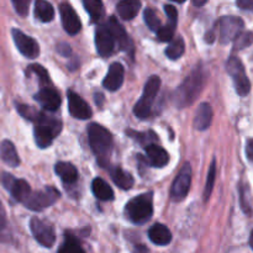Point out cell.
<instances>
[{"instance_id":"obj_31","label":"cell","mask_w":253,"mask_h":253,"mask_svg":"<svg viewBox=\"0 0 253 253\" xmlns=\"http://www.w3.org/2000/svg\"><path fill=\"white\" fill-rule=\"evenodd\" d=\"M215 179H216V161H212L211 166L209 168V172H208V178H207V184H205L204 189V199H209L210 194H211L212 189H214L215 185Z\"/></svg>"},{"instance_id":"obj_7","label":"cell","mask_w":253,"mask_h":253,"mask_svg":"<svg viewBox=\"0 0 253 253\" xmlns=\"http://www.w3.org/2000/svg\"><path fill=\"white\" fill-rule=\"evenodd\" d=\"M58 190L52 187H47L41 192H32L26 202L24 203V205L32 211H41V210L53 205L58 200Z\"/></svg>"},{"instance_id":"obj_12","label":"cell","mask_w":253,"mask_h":253,"mask_svg":"<svg viewBox=\"0 0 253 253\" xmlns=\"http://www.w3.org/2000/svg\"><path fill=\"white\" fill-rule=\"evenodd\" d=\"M11 35L12 40L15 42V46L17 47V49H19L22 56L30 59H35L36 57H39L40 46L36 42V40L27 36L26 34H24L19 29H12Z\"/></svg>"},{"instance_id":"obj_41","label":"cell","mask_w":253,"mask_h":253,"mask_svg":"<svg viewBox=\"0 0 253 253\" xmlns=\"http://www.w3.org/2000/svg\"><path fill=\"white\" fill-rule=\"evenodd\" d=\"M237 5L242 9H253V0H240L237 1Z\"/></svg>"},{"instance_id":"obj_6","label":"cell","mask_w":253,"mask_h":253,"mask_svg":"<svg viewBox=\"0 0 253 253\" xmlns=\"http://www.w3.org/2000/svg\"><path fill=\"white\" fill-rule=\"evenodd\" d=\"M226 69L230 76L234 79L235 88L239 95L245 96L251 90V83L245 72V67L242 62L237 57H230V59L226 63Z\"/></svg>"},{"instance_id":"obj_14","label":"cell","mask_w":253,"mask_h":253,"mask_svg":"<svg viewBox=\"0 0 253 253\" xmlns=\"http://www.w3.org/2000/svg\"><path fill=\"white\" fill-rule=\"evenodd\" d=\"M59 12H61V19L63 29L66 30L67 34L77 35L82 29L81 19L77 15L76 10L73 9L71 4L68 2H62L59 5Z\"/></svg>"},{"instance_id":"obj_20","label":"cell","mask_w":253,"mask_h":253,"mask_svg":"<svg viewBox=\"0 0 253 253\" xmlns=\"http://www.w3.org/2000/svg\"><path fill=\"white\" fill-rule=\"evenodd\" d=\"M212 121V109L209 103L200 104L194 119V127L199 131L207 130Z\"/></svg>"},{"instance_id":"obj_13","label":"cell","mask_w":253,"mask_h":253,"mask_svg":"<svg viewBox=\"0 0 253 253\" xmlns=\"http://www.w3.org/2000/svg\"><path fill=\"white\" fill-rule=\"evenodd\" d=\"M115 37L108 27V25H101L95 32L96 51L101 57H109L115 49Z\"/></svg>"},{"instance_id":"obj_24","label":"cell","mask_w":253,"mask_h":253,"mask_svg":"<svg viewBox=\"0 0 253 253\" xmlns=\"http://www.w3.org/2000/svg\"><path fill=\"white\" fill-rule=\"evenodd\" d=\"M119 15L124 20H132L141 9V2L137 0H124L116 6Z\"/></svg>"},{"instance_id":"obj_22","label":"cell","mask_w":253,"mask_h":253,"mask_svg":"<svg viewBox=\"0 0 253 253\" xmlns=\"http://www.w3.org/2000/svg\"><path fill=\"white\" fill-rule=\"evenodd\" d=\"M0 156L1 160L10 167H17L20 165V158L16 152L14 143L9 140H4L0 143Z\"/></svg>"},{"instance_id":"obj_4","label":"cell","mask_w":253,"mask_h":253,"mask_svg":"<svg viewBox=\"0 0 253 253\" xmlns=\"http://www.w3.org/2000/svg\"><path fill=\"white\" fill-rule=\"evenodd\" d=\"M126 214L133 224L148 221L153 214V194L145 193L133 198L126 204Z\"/></svg>"},{"instance_id":"obj_23","label":"cell","mask_w":253,"mask_h":253,"mask_svg":"<svg viewBox=\"0 0 253 253\" xmlns=\"http://www.w3.org/2000/svg\"><path fill=\"white\" fill-rule=\"evenodd\" d=\"M54 169H56L57 174L61 177V179L67 184H73L78 179V170L72 163L58 162Z\"/></svg>"},{"instance_id":"obj_33","label":"cell","mask_w":253,"mask_h":253,"mask_svg":"<svg viewBox=\"0 0 253 253\" xmlns=\"http://www.w3.org/2000/svg\"><path fill=\"white\" fill-rule=\"evenodd\" d=\"M16 108L17 113H19L22 118L27 119V120L32 121V123H35V121L40 118V115H41V113L37 111L36 109L32 108V106L25 105V104H17Z\"/></svg>"},{"instance_id":"obj_26","label":"cell","mask_w":253,"mask_h":253,"mask_svg":"<svg viewBox=\"0 0 253 253\" xmlns=\"http://www.w3.org/2000/svg\"><path fill=\"white\" fill-rule=\"evenodd\" d=\"M35 16L42 22H49L54 17V9L52 4L44 0H37L35 2Z\"/></svg>"},{"instance_id":"obj_8","label":"cell","mask_w":253,"mask_h":253,"mask_svg":"<svg viewBox=\"0 0 253 253\" xmlns=\"http://www.w3.org/2000/svg\"><path fill=\"white\" fill-rule=\"evenodd\" d=\"M0 180H1L2 185L9 190L11 197L14 198L16 202L22 203L24 204L26 202L27 198L31 194V188H30L29 183L24 179H16L14 175L9 174V173H2L0 175Z\"/></svg>"},{"instance_id":"obj_32","label":"cell","mask_w":253,"mask_h":253,"mask_svg":"<svg viewBox=\"0 0 253 253\" xmlns=\"http://www.w3.org/2000/svg\"><path fill=\"white\" fill-rule=\"evenodd\" d=\"M143 17H145V22L148 27H150L152 31L158 32V30L161 29V21L158 19L157 14L155 12V10L151 9V7H147L145 9V12H143Z\"/></svg>"},{"instance_id":"obj_40","label":"cell","mask_w":253,"mask_h":253,"mask_svg":"<svg viewBox=\"0 0 253 253\" xmlns=\"http://www.w3.org/2000/svg\"><path fill=\"white\" fill-rule=\"evenodd\" d=\"M246 155L251 162H253V138H250L246 143Z\"/></svg>"},{"instance_id":"obj_16","label":"cell","mask_w":253,"mask_h":253,"mask_svg":"<svg viewBox=\"0 0 253 253\" xmlns=\"http://www.w3.org/2000/svg\"><path fill=\"white\" fill-rule=\"evenodd\" d=\"M124 78H125V68L123 64L118 63V62L113 63L103 81L104 88L110 91L118 90L123 85Z\"/></svg>"},{"instance_id":"obj_42","label":"cell","mask_w":253,"mask_h":253,"mask_svg":"<svg viewBox=\"0 0 253 253\" xmlns=\"http://www.w3.org/2000/svg\"><path fill=\"white\" fill-rule=\"evenodd\" d=\"M133 253H148V250L146 249L145 246H142V245H140V246L135 247V251H133Z\"/></svg>"},{"instance_id":"obj_34","label":"cell","mask_w":253,"mask_h":253,"mask_svg":"<svg viewBox=\"0 0 253 253\" xmlns=\"http://www.w3.org/2000/svg\"><path fill=\"white\" fill-rule=\"evenodd\" d=\"M27 73L36 74L40 79V83L43 84V85L49 84L48 73H47L46 69H44L42 66H40V64H31V66L27 67Z\"/></svg>"},{"instance_id":"obj_21","label":"cell","mask_w":253,"mask_h":253,"mask_svg":"<svg viewBox=\"0 0 253 253\" xmlns=\"http://www.w3.org/2000/svg\"><path fill=\"white\" fill-rule=\"evenodd\" d=\"M148 237L151 241L158 246H166L172 241V234L169 229L162 224H156L148 231Z\"/></svg>"},{"instance_id":"obj_11","label":"cell","mask_w":253,"mask_h":253,"mask_svg":"<svg viewBox=\"0 0 253 253\" xmlns=\"http://www.w3.org/2000/svg\"><path fill=\"white\" fill-rule=\"evenodd\" d=\"M244 21L241 17L237 16H225L220 20V42L221 43H229L235 41L244 30Z\"/></svg>"},{"instance_id":"obj_2","label":"cell","mask_w":253,"mask_h":253,"mask_svg":"<svg viewBox=\"0 0 253 253\" xmlns=\"http://www.w3.org/2000/svg\"><path fill=\"white\" fill-rule=\"evenodd\" d=\"M89 145L94 155L98 157L99 162L104 165L103 161H108L109 155L113 148V136L104 126L99 124H90L88 127Z\"/></svg>"},{"instance_id":"obj_37","label":"cell","mask_w":253,"mask_h":253,"mask_svg":"<svg viewBox=\"0 0 253 253\" xmlns=\"http://www.w3.org/2000/svg\"><path fill=\"white\" fill-rule=\"evenodd\" d=\"M12 5H14L15 10L20 16H26L27 12H29V0H12Z\"/></svg>"},{"instance_id":"obj_5","label":"cell","mask_w":253,"mask_h":253,"mask_svg":"<svg viewBox=\"0 0 253 253\" xmlns=\"http://www.w3.org/2000/svg\"><path fill=\"white\" fill-rule=\"evenodd\" d=\"M161 88V79L160 77L152 76L147 81L145 85V90H143L142 96L140 100L136 103L135 109H133V114L140 119H146L150 116L151 109H152L153 101H155L156 96H157L158 91Z\"/></svg>"},{"instance_id":"obj_3","label":"cell","mask_w":253,"mask_h":253,"mask_svg":"<svg viewBox=\"0 0 253 253\" xmlns=\"http://www.w3.org/2000/svg\"><path fill=\"white\" fill-rule=\"evenodd\" d=\"M62 123L56 118L47 116L46 114L41 113L40 118L35 121L34 136L36 145L40 148L48 147L52 143L53 138L61 132Z\"/></svg>"},{"instance_id":"obj_38","label":"cell","mask_w":253,"mask_h":253,"mask_svg":"<svg viewBox=\"0 0 253 253\" xmlns=\"http://www.w3.org/2000/svg\"><path fill=\"white\" fill-rule=\"evenodd\" d=\"M166 10V14H167V17L170 22V24H174L177 25V20H178V11L173 5H166L165 6Z\"/></svg>"},{"instance_id":"obj_36","label":"cell","mask_w":253,"mask_h":253,"mask_svg":"<svg viewBox=\"0 0 253 253\" xmlns=\"http://www.w3.org/2000/svg\"><path fill=\"white\" fill-rule=\"evenodd\" d=\"M253 42V34L252 32H242L236 40H235V48L242 49L245 47H249Z\"/></svg>"},{"instance_id":"obj_19","label":"cell","mask_w":253,"mask_h":253,"mask_svg":"<svg viewBox=\"0 0 253 253\" xmlns=\"http://www.w3.org/2000/svg\"><path fill=\"white\" fill-rule=\"evenodd\" d=\"M106 25H108V27L110 29V31L113 32L114 37H115V41H118L120 48L125 49V51H128V49L131 48V46H132V43H131L125 29L121 26L120 22L116 20V17L111 16L110 20H109V24Z\"/></svg>"},{"instance_id":"obj_30","label":"cell","mask_w":253,"mask_h":253,"mask_svg":"<svg viewBox=\"0 0 253 253\" xmlns=\"http://www.w3.org/2000/svg\"><path fill=\"white\" fill-rule=\"evenodd\" d=\"M58 253H85L82 249L79 242L74 239L72 235H67L64 244L62 245L61 249L58 250Z\"/></svg>"},{"instance_id":"obj_43","label":"cell","mask_w":253,"mask_h":253,"mask_svg":"<svg viewBox=\"0 0 253 253\" xmlns=\"http://www.w3.org/2000/svg\"><path fill=\"white\" fill-rule=\"evenodd\" d=\"M250 245H251V247L253 250V231L251 232V236H250Z\"/></svg>"},{"instance_id":"obj_35","label":"cell","mask_w":253,"mask_h":253,"mask_svg":"<svg viewBox=\"0 0 253 253\" xmlns=\"http://www.w3.org/2000/svg\"><path fill=\"white\" fill-rule=\"evenodd\" d=\"M175 26H177V25L168 22L167 25H165V26L161 27L157 32V36H158V39H160V41H162V42L172 41L173 37H174Z\"/></svg>"},{"instance_id":"obj_10","label":"cell","mask_w":253,"mask_h":253,"mask_svg":"<svg viewBox=\"0 0 253 253\" xmlns=\"http://www.w3.org/2000/svg\"><path fill=\"white\" fill-rule=\"evenodd\" d=\"M30 230L34 235L35 240L46 249H49L56 242V234L53 227L46 221H42L39 217H32L30 221Z\"/></svg>"},{"instance_id":"obj_17","label":"cell","mask_w":253,"mask_h":253,"mask_svg":"<svg viewBox=\"0 0 253 253\" xmlns=\"http://www.w3.org/2000/svg\"><path fill=\"white\" fill-rule=\"evenodd\" d=\"M35 99L39 101L40 105L48 111H56L61 105V96L58 91L53 88L43 86L39 93L35 95Z\"/></svg>"},{"instance_id":"obj_44","label":"cell","mask_w":253,"mask_h":253,"mask_svg":"<svg viewBox=\"0 0 253 253\" xmlns=\"http://www.w3.org/2000/svg\"><path fill=\"white\" fill-rule=\"evenodd\" d=\"M205 2H207V1H193V4H194V5H204Z\"/></svg>"},{"instance_id":"obj_29","label":"cell","mask_w":253,"mask_h":253,"mask_svg":"<svg viewBox=\"0 0 253 253\" xmlns=\"http://www.w3.org/2000/svg\"><path fill=\"white\" fill-rule=\"evenodd\" d=\"M83 5L88 14L90 15L91 21L96 22L101 19L104 14L103 2L99 1V0H84Z\"/></svg>"},{"instance_id":"obj_1","label":"cell","mask_w":253,"mask_h":253,"mask_svg":"<svg viewBox=\"0 0 253 253\" xmlns=\"http://www.w3.org/2000/svg\"><path fill=\"white\" fill-rule=\"evenodd\" d=\"M205 84V77L202 71H194L189 77L185 78L182 85L175 90L174 103L179 108L192 105L195 99L202 93Z\"/></svg>"},{"instance_id":"obj_15","label":"cell","mask_w":253,"mask_h":253,"mask_svg":"<svg viewBox=\"0 0 253 253\" xmlns=\"http://www.w3.org/2000/svg\"><path fill=\"white\" fill-rule=\"evenodd\" d=\"M68 108L69 113L73 118L79 119V120H86L91 118V109L88 103L84 101L81 95H78L74 91H68Z\"/></svg>"},{"instance_id":"obj_27","label":"cell","mask_w":253,"mask_h":253,"mask_svg":"<svg viewBox=\"0 0 253 253\" xmlns=\"http://www.w3.org/2000/svg\"><path fill=\"white\" fill-rule=\"evenodd\" d=\"M110 173L114 183H115L118 187H120L121 189L128 190L133 187L135 180H133L132 175H131L130 173H126L125 170H123L121 168H114Z\"/></svg>"},{"instance_id":"obj_9","label":"cell","mask_w":253,"mask_h":253,"mask_svg":"<svg viewBox=\"0 0 253 253\" xmlns=\"http://www.w3.org/2000/svg\"><path fill=\"white\" fill-rule=\"evenodd\" d=\"M190 184H192V167L189 163L183 166L179 170L178 175L173 182L172 189H170V197L174 202H182L184 198H187L189 193Z\"/></svg>"},{"instance_id":"obj_39","label":"cell","mask_w":253,"mask_h":253,"mask_svg":"<svg viewBox=\"0 0 253 253\" xmlns=\"http://www.w3.org/2000/svg\"><path fill=\"white\" fill-rule=\"evenodd\" d=\"M5 226H6V214H5L4 207H2L1 202H0V231L4 230Z\"/></svg>"},{"instance_id":"obj_28","label":"cell","mask_w":253,"mask_h":253,"mask_svg":"<svg viewBox=\"0 0 253 253\" xmlns=\"http://www.w3.org/2000/svg\"><path fill=\"white\" fill-rule=\"evenodd\" d=\"M185 51V44L184 41L180 36H178L177 39H173L172 41L168 44L167 49H166V56L170 59H178L183 56Z\"/></svg>"},{"instance_id":"obj_25","label":"cell","mask_w":253,"mask_h":253,"mask_svg":"<svg viewBox=\"0 0 253 253\" xmlns=\"http://www.w3.org/2000/svg\"><path fill=\"white\" fill-rule=\"evenodd\" d=\"M91 190H93L94 195L98 198L99 200L103 202H109V200L114 199V192L110 188V185L101 178H95L91 183Z\"/></svg>"},{"instance_id":"obj_18","label":"cell","mask_w":253,"mask_h":253,"mask_svg":"<svg viewBox=\"0 0 253 253\" xmlns=\"http://www.w3.org/2000/svg\"><path fill=\"white\" fill-rule=\"evenodd\" d=\"M146 156H147L148 162L153 167L162 168L169 162V155L161 146L155 145V143H151L146 147Z\"/></svg>"}]
</instances>
